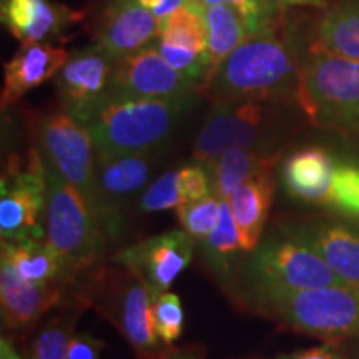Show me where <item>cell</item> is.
Wrapping results in <instances>:
<instances>
[{
    "mask_svg": "<svg viewBox=\"0 0 359 359\" xmlns=\"http://www.w3.org/2000/svg\"><path fill=\"white\" fill-rule=\"evenodd\" d=\"M302 40L285 20L278 29L246 39L217 67L203 93L217 100L296 103L304 57Z\"/></svg>",
    "mask_w": 359,
    "mask_h": 359,
    "instance_id": "obj_1",
    "label": "cell"
},
{
    "mask_svg": "<svg viewBox=\"0 0 359 359\" xmlns=\"http://www.w3.org/2000/svg\"><path fill=\"white\" fill-rule=\"evenodd\" d=\"M238 298L251 311L296 333L327 343L359 336V286L290 288L240 283Z\"/></svg>",
    "mask_w": 359,
    "mask_h": 359,
    "instance_id": "obj_2",
    "label": "cell"
},
{
    "mask_svg": "<svg viewBox=\"0 0 359 359\" xmlns=\"http://www.w3.org/2000/svg\"><path fill=\"white\" fill-rule=\"evenodd\" d=\"M198 102V92L168 98L110 102L93 114L87 128L103 156L156 151Z\"/></svg>",
    "mask_w": 359,
    "mask_h": 359,
    "instance_id": "obj_3",
    "label": "cell"
},
{
    "mask_svg": "<svg viewBox=\"0 0 359 359\" xmlns=\"http://www.w3.org/2000/svg\"><path fill=\"white\" fill-rule=\"evenodd\" d=\"M42 156V155H40ZM45 177V241L64 262L72 283L100 262L107 236L95 212L77 188L42 158Z\"/></svg>",
    "mask_w": 359,
    "mask_h": 359,
    "instance_id": "obj_4",
    "label": "cell"
},
{
    "mask_svg": "<svg viewBox=\"0 0 359 359\" xmlns=\"http://www.w3.org/2000/svg\"><path fill=\"white\" fill-rule=\"evenodd\" d=\"M75 299L109 320L137 354L155 359L161 354L158 336L151 325V296L132 269L115 263L87 273Z\"/></svg>",
    "mask_w": 359,
    "mask_h": 359,
    "instance_id": "obj_5",
    "label": "cell"
},
{
    "mask_svg": "<svg viewBox=\"0 0 359 359\" xmlns=\"http://www.w3.org/2000/svg\"><path fill=\"white\" fill-rule=\"evenodd\" d=\"M298 103L316 127L359 138V62L309 47Z\"/></svg>",
    "mask_w": 359,
    "mask_h": 359,
    "instance_id": "obj_6",
    "label": "cell"
},
{
    "mask_svg": "<svg viewBox=\"0 0 359 359\" xmlns=\"http://www.w3.org/2000/svg\"><path fill=\"white\" fill-rule=\"evenodd\" d=\"M39 151L95 212L107 240H116L123 231L120 222L103 201L97 183L95 145L87 125L64 110L42 116L37 122Z\"/></svg>",
    "mask_w": 359,
    "mask_h": 359,
    "instance_id": "obj_7",
    "label": "cell"
},
{
    "mask_svg": "<svg viewBox=\"0 0 359 359\" xmlns=\"http://www.w3.org/2000/svg\"><path fill=\"white\" fill-rule=\"evenodd\" d=\"M293 103L263 100H217L193 140V158L210 165L230 148L276 151L281 137V110Z\"/></svg>",
    "mask_w": 359,
    "mask_h": 359,
    "instance_id": "obj_8",
    "label": "cell"
},
{
    "mask_svg": "<svg viewBox=\"0 0 359 359\" xmlns=\"http://www.w3.org/2000/svg\"><path fill=\"white\" fill-rule=\"evenodd\" d=\"M240 283H271L290 288L346 286L313 250L278 230L259 240L241 269Z\"/></svg>",
    "mask_w": 359,
    "mask_h": 359,
    "instance_id": "obj_9",
    "label": "cell"
},
{
    "mask_svg": "<svg viewBox=\"0 0 359 359\" xmlns=\"http://www.w3.org/2000/svg\"><path fill=\"white\" fill-rule=\"evenodd\" d=\"M45 177L39 148L25 168L11 165L0 182V236L7 243L42 240L45 226Z\"/></svg>",
    "mask_w": 359,
    "mask_h": 359,
    "instance_id": "obj_10",
    "label": "cell"
},
{
    "mask_svg": "<svg viewBox=\"0 0 359 359\" xmlns=\"http://www.w3.org/2000/svg\"><path fill=\"white\" fill-rule=\"evenodd\" d=\"M193 92L201 93V85L170 65L151 43L116 62L102 105L142 98H168Z\"/></svg>",
    "mask_w": 359,
    "mask_h": 359,
    "instance_id": "obj_11",
    "label": "cell"
},
{
    "mask_svg": "<svg viewBox=\"0 0 359 359\" xmlns=\"http://www.w3.org/2000/svg\"><path fill=\"white\" fill-rule=\"evenodd\" d=\"M283 235L313 250L348 285L359 286V226L330 217H283L276 219Z\"/></svg>",
    "mask_w": 359,
    "mask_h": 359,
    "instance_id": "obj_12",
    "label": "cell"
},
{
    "mask_svg": "<svg viewBox=\"0 0 359 359\" xmlns=\"http://www.w3.org/2000/svg\"><path fill=\"white\" fill-rule=\"evenodd\" d=\"M114 67L115 62L95 42L70 52L55 75L62 110L87 125L107 95Z\"/></svg>",
    "mask_w": 359,
    "mask_h": 359,
    "instance_id": "obj_13",
    "label": "cell"
},
{
    "mask_svg": "<svg viewBox=\"0 0 359 359\" xmlns=\"http://www.w3.org/2000/svg\"><path fill=\"white\" fill-rule=\"evenodd\" d=\"M195 251V238L185 230H172L125 246L114 257L138 275L150 291L151 302L170 290L173 281L190 264Z\"/></svg>",
    "mask_w": 359,
    "mask_h": 359,
    "instance_id": "obj_14",
    "label": "cell"
},
{
    "mask_svg": "<svg viewBox=\"0 0 359 359\" xmlns=\"http://www.w3.org/2000/svg\"><path fill=\"white\" fill-rule=\"evenodd\" d=\"M160 20L137 0H107L95 27V42L111 60L120 62L158 37Z\"/></svg>",
    "mask_w": 359,
    "mask_h": 359,
    "instance_id": "obj_15",
    "label": "cell"
},
{
    "mask_svg": "<svg viewBox=\"0 0 359 359\" xmlns=\"http://www.w3.org/2000/svg\"><path fill=\"white\" fill-rule=\"evenodd\" d=\"M0 306L7 330H27L60 303L65 283H30L15 271L11 259L0 255Z\"/></svg>",
    "mask_w": 359,
    "mask_h": 359,
    "instance_id": "obj_16",
    "label": "cell"
},
{
    "mask_svg": "<svg viewBox=\"0 0 359 359\" xmlns=\"http://www.w3.org/2000/svg\"><path fill=\"white\" fill-rule=\"evenodd\" d=\"M0 13L4 27L22 43L52 42L83 15L52 0H2Z\"/></svg>",
    "mask_w": 359,
    "mask_h": 359,
    "instance_id": "obj_17",
    "label": "cell"
},
{
    "mask_svg": "<svg viewBox=\"0 0 359 359\" xmlns=\"http://www.w3.org/2000/svg\"><path fill=\"white\" fill-rule=\"evenodd\" d=\"M70 53L50 42L22 43L4 67L2 109L19 102L27 92L37 88L60 72Z\"/></svg>",
    "mask_w": 359,
    "mask_h": 359,
    "instance_id": "obj_18",
    "label": "cell"
},
{
    "mask_svg": "<svg viewBox=\"0 0 359 359\" xmlns=\"http://www.w3.org/2000/svg\"><path fill=\"white\" fill-rule=\"evenodd\" d=\"M155 151L103 156L95 154L98 190L105 205L125 223L123 208L145 188L155 165Z\"/></svg>",
    "mask_w": 359,
    "mask_h": 359,
    "instance_id": "obj_19",
    "label": "cell"
},
{
    "mask_svg": "<svg viewBox=\"0 0 359 359\" xmlns=\"http://www.w3.org/2000/svg\"><path fill=\"white\" fill-rule=\"evenodd\" d=\"M334 170L336 161L325 148H299L283 160L281 183L286 193L296 200L326 205Z\"/></svg>",
    "mask_w": 359,
    "mask_h": 359,
    "instance_id": "obj_20",
    "label": "cell"
},
{
    "mask_svg": "<svg viewBox=\"0 0 359 359\" xmlns=\"http://www.w3.org/2000/svg\"><path fill=\"white\" fill-rule=\"evenodd\" d=\"M273 196L275 172H263L245 180L226 198L240 233L241 248L246 253L257 248L262 240Z\"/></svg>",
    "mask_w": 359,
    "mask_h": 359,
    "instance_id": "obj_21",
    "label": "cell"
},
{
    "mask_svg": "<svg viewBox=\"0 0 359 359\" xmlns=\"http://www.w3.org/2000/svg\"><path fill=\"white\" fill-rule=\"evenodd\" d=\"M309 47L359 62V0H333L316 22Z\"/></svg>",
    "mask_w": 359,
    "mask_h": 359,
    "instance_id": "obj_22",
    "label": "cell"
},
{
    "mask_svg": "<svg viewBox=\"0 0 359 359\" xmlns=\"http://www.w3.org/2000/svg\"><path fill=\"white\" fill-rule=\"evenodd\" d=\"M280 151L258 148H230L208 165L213 178V195L226 200L245 180L263 172H275Z\"/></svg>",
    "mask_w": 359,
    "mask_h": 359,
    "instance_id": "obj_23",
    "label": "cell"
},
{
    "mask_svg": "<svg viewBox=\"0 0 359 359\" xmlns=\"http://www.w3.org/2000/svg\"><path fill=\"white\" fill-rule=\"evenodd\" d=\"M4 257L11 259L15 271L30 283H53L62 281L69 285L64 262L53 251L47 241L34 240L25 243H7L2 241Z\"/></svg>",
    "mask_w": 359,
    "mask_h": 359,
    "instance_id": "obj_24",
    "label": "cell"
},
{
    "mask_svg": "<svg viewBox=\"0 0 359 359\" xmlns=\"http://www.w3.org/2000/svg\"><path fill=\"white\" fill-rule=\"evenodd\" d=\"M203 15L206 24V48H208L210 69L213 74L224 58L230 57L250 37L243 19L231 6L226 4L205 6Z\"/></svg>",
    "mask_w": 359,
    "mask_h": 359,
    "instance_id": "obj_25",
    "label": "cell"
},
{
    "mask_svg": "<svg viewBox=\"0 0 359 359\" xmlns=\"http://www.w3.org/2000/svg\"><path fill=\"white\" fill-rule=\"evenodd\" d=\"M203 11V4L196 2V0H188L185 6L160 20V32L156 42L168 43L183 48V50L196 52L208 57Z\"/></svg>",
    "mask_w": 359,
    "mask_h": 359,
    "instance_id": "obj_26",
    "label": "cell"
},
{
    "mask_svg": "<svg viewBox=\"0 0 359 359\" xmlns=\"http://www.w3.org/2000/svg\"><path fill=\"white\" fill-rule=\"evenodd\" d=\"M198 243L205 262L217 273L219 280H230L235 259L243 248H241L240 233H238L235 217H233L228 200L222 198V212H219L217 228L208 236L198 240Z\"/></svg>",
    "mask_w": 359,
    "mask_h": 359,
    "instance_id": "obj_27",
    "label": "cell"
},
{
    "mask_svg": "<svg viewBox=\"0 0 359 359\" xmlns=\"http://www.w3.org/2000/svg\"><path fill=\"white\" fill-rule=\"evenodd\" d=\"M83 309V304L75 299V306L64 309L45 323L34 336L29 359H67L75 323Z\"/></svg>",
    "mask_w": 359,
    "mask_h": 359,
    "instance_id": "obj_28",
    "label": "cell"
},
{
    "mask_svg": "<svg viewBox=\"0 0 359 359\" xmlns=\"http://www.w3.org/2000/svg\"><path fill=\"white\" fill-rule=\"evenodd\" d=\"M203 6L226 4L240 13L243 19L248 37L269 32L278 29L286 20L290 8L285 7L283 0H196Z\"/></svg>",
    "mask_w": 359,
    "mask_h": 359,
    "instance_id": "obj_29",
    "label": "cell"
},
{
    "mask_svg": "<svg viewBox=\"0 0 359 359\" xmlns=\"http://www.w3.org/2000/svg\"><path fill=\"white\" fill-rule=\"evenodd\" d=\"M326 206L343 217L359 222V163L356 161L336 163Z\"/></svg>",
    "mask_w": 359,
    "mask_h": 359,
    "instance_id": "obj_30",
    "label": "cell"
},
{
    "mask_svg": "<svg viewBox=\"0 0 359 359\" xmlns=\"http://www.w3.org/2000/svg\"><path fill=\"white\" fill-rule=\"evenodd\" d=\"M219 212H222V198L217 195H208L205 198L180 205L177 215L183 230L191 235L196 241L208 236L217 228Z\"/></svg>",
    "mask_w": 359,
    "mask_h": 359,
    "instance_id": "obj_31",
    "label": "cell"
},
{
    "mask_svg": "<svg viewBox=\"0 0 359 359\" xmlns=\"http://www.w3.org/2000/svg\"><path fill=\"white\" fill-rule=\"evenodd\" d=\"M185 314L180 298L172 291H165L151 302V325L155 334L165 346H172L183 333Z\"/></svg>",
    "mask_w": 359,
    "mask_h": 359,
    "instance_id": "obj_32",
    "label": "cell"
},
{
    "mask_svg": "<svg viewBox=\"0 0 359 359\" xmlns=\"http://www.w3.org/2000/svg\"><path fill=\"white\" fill-rule=\"evenodd\" d=\"M178 168L168 170L161 177H158L155 182H151L142 195L138 196L137 206L143 213H154V212H163V210L178 208L183 205L182 191H180V182H178Z\"/></svg>",
    "mask_w": 359,
    "mask_h": 359,
    "instance_id": "obj_33",
    "label": "cell"
},
{
    "mask_svg": "<svg viewBox=\"0 0 359 359\" xmlns=\"http://www.w3.org/2000/svg\"><path fill=\"white\" fill-rule=\"evenodd\" d=\"M178 170L180 191L185 203L213 195V178L208 165L195 160V163L183 165Z\"/></svg>",
    "mask_w": 359,
    "mask_h": 359,
    "instance_id": "obj_34",
    "label": "cell"
},
{
    "mask_svg": "<svg viewBox=\"0 0 359 359\" xmlns=\"http://www.w3.org/2000/svg\"><path fill=\"white\" fill-rule=\"evenodd\" d=\"M105 343L92 333H80L72 338L67 359H100Z\"/></svg>",
    "mask_w": 359,
    "mask_h": 359,
    "instance_id": "obj_35",
    "label": "cell"
},
{
    "mask_svg": "<svg viewBox=\"0 0 359 359\" xmlns=\"http://www.w3.org/2000/svg\"><path fill=\"white\" fill-rule=\"evenodd\" d=\"M276 359H348L343 353L339 351L336 343H326L321 346H314L303 351H294L290 354H283Z\"/></svg>",
    "mask_w": 359,
    "mask_h": 359,
    "instance_id": "obj_36",
    "label": "cell"
},
{
    "mask_svg": "<svg viewBox=\"0 0 359 359\" xmlns=\"http://www.w3.org/2000/svg\"><path fill=\"white\" fill-rule=\"evenodd\" d=\"M140 6L148 8L158 20H163L177 8L185 6L187 0H137Z\"/></svg>",
    "mask_w": 359,
    "mask_h": 359,
    "instance_id": "obj_37",
    "label": "cell"
},
{
    "mask_svg": "<svg viewBox=\"0 0 359 359\" xmlns=\"http://www.w3.org/2000/svg\"><path fill=\"white\" fill-rule=\"evenodd\" d=\"M331 0H283L286 8H318V11H326L330 7Z\"/></svg>",
    "mask_w": 359,
    "mask_h": 359,
    "instance_id": "obj_38",
    "label": "cell"
},
{
    "mask_svg": "<svg viewBox=\"0 0 359 359\" xmlns=\"http://www.w3.org/2000/svg\"><path fill=\"white\" fill-rule=\"evenodd\" d=\"M0 359H25V358L17 351L15 344H13V341L11 338L2 336V339H0Z\"/></svg>",
    "mask_w": 359,
    "mask_h": 359,
    "instance_id": "obj_39",
    "label": "cell"
},
{
    "mask_svg": "<svg viewBox=\"0 0 359 359\" xmlns=\"http://www.w3.org/2000/svg\"><path fill=\"white\" fill-rule=\"evenodd\" d=\"M170 359H198L190 351H180V349H168Z\"/></svg>",
    "mask_w": 359,
    "mask_h": 359,
    "instance_id": "obj_40",
    "label": "cell"
},
{
    "mask_svg": "<svg viewBox=\"0 0 359 359\" xmlns=\"http://www.w3.org/2000/svg\"><path fill=\"white\" fill-rule=\"evenodd\" d=\"M155 359H170V354H168V351H161L160 356L155 358Z\"/></svg>",
    "mask_w": 359,
    "mask_h": 359,
    "instance_id": "obj_41",
    "label": "cell"
},
{
    "mask_svg": "<svg viewBox=\"0 0 359 359\" xmlns=\"http://www.w3.org/2000/svg\"><path fill=\"white\" fill-rule=\"evenodd\" d=\"M187 2H188V0H187Z\"/></svg>",
    "mask_w": 359,
    "mask_h": 359,
    "instance_id": "obj_42",
    "label": "cell"
}]
</instances>
